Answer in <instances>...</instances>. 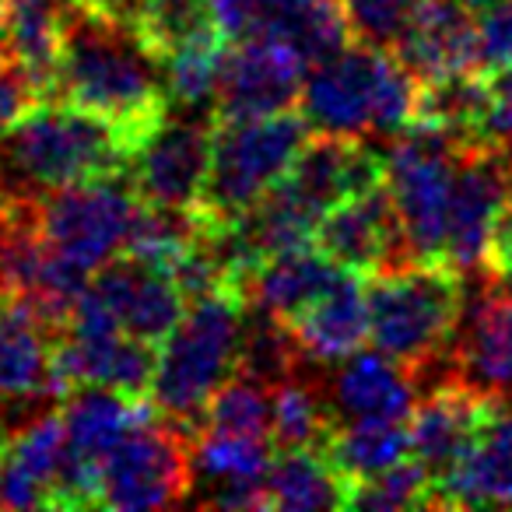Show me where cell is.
<instances>
[{"mask_svg":"<svg viewBox=\"0 0 512 512\" xmlns=\"http://www.w3.org/2000/svg\"><path fill=\"white\" fill-rule=\"evenodd\" d=\"M53 99L109 120L137 148L141 137L169 113L165 64L130 22H116L74 0Z\"/></svg>","mask_w":512,"mask_h":512,"instance_id":"1","label":"cell"},{"mask_svg":"<svg viewBox=\"0 0 512 512\" xmlns=\"http://www.w3.org/2000/svg\"><path fill=\"white\" fill-rule=\"evenodd\" d=\"M134 144L120 127L71 102L46 99L0 134V197L46 193L106 176H127Z\"/></svg>","mask_w":512,"mask_h":512,"instance_id":"2","label":"cell"},{"mask_svg":"<svg viewBox=\"0 0 512 512\" xmlns=\"http://www.w3.org/2000/svg\"><path fill=\"white\" fill-rule=\"evenodd\" d=\"M418 92L421 81L397 53L348 43L309 67L299 109L313 134L393 141L418 120Z\"/></svg>","mask_w":512,"mask_h":512,"instance_id":"3","label":"cell"},{"mask_svg":"<svg viewBox=\"0 0 512 512\" xmlns=\"http://www.w3.org/2000/svg\"><path fill=\"white\" fill-rule=\"evenodd\" d=\"M242 309L246 299L239 288H218L190 302L183 320L158 344V365L148 397L158 414L183 428L190 439L197 435L218 386L235 376Z\"/></svg>","mask_w":512,"mask_h":512,"instance_id":"4","label":"cell"},{"mask_svg":"<svg viewBox=\"0 0 512 512\" xmlns=\"http://www.w3.org/2000/svg\"><path fill=\"white\" fill-rule=\"evenodd\" d=\"M463 309V274L442 260L369 278V341L407 369L449 355Z\"/></svg>","mask_w":512,"mask_h":512,"instance_id":"5","label":"cell"},{"mask_svg":"<svg viewBox=\"0 0 512 512\" xmlns=\"http://www.w3.org/2000/svg\"><path fill=\"white\" fill-rule=\"evenodd\" d=\"M309 134L313 130L306 116L295 109L264 116V120H214L211 165H207L197 211L214 225L246 214L267 190H274L288 176Z\"/></svg>","mask_w":512,"mask_h":512,"instance_id":"6","label":"cell"},{"mask_svg":"<svg viewBox=\"0 0 512 512\" xmlns=\"http://www.w3.org/2000/svg\"><path fill=\"white\" fill-rule=\"evenodd\" d=\"M470 144L428 123H411L383 151V183L404 225L414 264L442 260L456 165Z\"/></svg>","mask_w":512,"mask_h":512,"instance_id":"7","label":"cell"},{"mask_svg":"<svg viewBox=\"0 0 512 512\" xmlns=\"http://www.w3.org/2000/svg\"><path fill=\"white\" fill-rule=\"evenodd\" d=\"M141 197L130 176H106L53 190L39 200V228L60 260L95 278L127 246Z\"/></svg>","mask_w":512,"mask_h":512,"instance_id":"8","label":"cell"},{"mask_svg":"<svg viewBox=\"0 0 512 512\" xmlns=\"http://www.w3.org/2000/svg\"><path fill=\"white\" fill-rule=\"evenodd\" d=\"M190 488V435L158 411L130 428L99 467V505L106 509H169L186 502Z\"/></svg>","mask_w":512,"mask_h":512,"instance_id":"9","label":"cell"},{"mask_svg":"<svg viewBox=\"0 0 512 512\" xmlns=\"http://www.w3.org/2000/svg\"><path fill=\"white\" fill-rule=\"evenodd\" d=\"M512 204V151L495 141L470 144L456 165L453 200L442 264L460 271L463 278L488 271L491 239Z\"/></svg>","mask_w":512,"mask_h":512,"instance_id":"10","label":"cell"},{"mask_svg":"<svg viewBox=\"0 0 512 512\" xmlns=\"http://www.w3.org/2000/svg\"><path fill=\"white\" fill-rule=\"evenodd\" d=\"M309 64L288 43L271 36L225 43L214 120H264L299 106Z\"/></svg>","mask_w":512,"mask_h":512,"instance_id":"11","label":"cell"},{"mask_svg":"<svg viewBox=\"0 0 512 512\" xmlns=\"http://www.w3.org/2000/svg\"><path fill=\"white\" fill-rule=\"evenodd\" d=\"M214 116L172 109L141 137L130 155V183L137 197L165 207H197L211 165Z\"/></svg>","mask_w":512,"mask_h":512,"instance_id":"12","label":"cell"},{"mask_svg":"<svg viewBox=\"0 0 512 512\" xmlns=\"http://www.w3.org/2000/svg\"><path fill=\"white\" fill-rule=\"evenodd\" d=\"M57 334L32 299L0 295V404L39 418L71 393L57 372Z\"/></svg>","mask_w":512,"mask_h":512,"instance_id":"13","label":"cell"},{"mask_svg":"<svg viewBox=\"0 0 512 512\" xmlns=\"http://www.w3.org/2000/svg\"><path fill=\"white\" fill-rule=\"evenodd\" d=\"M453 379L488 404H512V295L488 274L477 288H463V309L449 341Z\"/></svg>","mask_w":512,"mask_h":512,"instance_id":"14","label":"cell"},{"mask_svg":"<svg viewBox=\"0 0 512 512\" xmlns=\"http://www.w3.org/2000/svg\"><path fill=\"white\" fill-rule=\"evenodd\" d=\"M313 246L327 253L337 267L358 271L365 278L414 264L386 183L330 207L316 225Z\"/></svg>","mask_w":512,"mask_h":512,"instance_id":"15","label":"cell"},{"mask_svg":"<svg viewBox=\"0 0 512 512\" xmlns=\"http://www.w3.org/2000/svg\"><path fill=\"white\" fill-rule=\"evenodd\" d=\"M88 288L106 302V309L130 337H141L148 344H162L190 306L169 271L127 253L95 271Z\"/></svg>","mask_w":512,"mask_h":512,"instance_id":"16","label":"cell"},{"mask_svg":"<svg viewBox=\"0 0 512 512\" xmlns=\"http://www.w3.org/2000/svg\"><path fill=\"white\" fill-rule=\"evenodd\" d=\"M334 425L341 421H411L418 404V383L411 369L379 348L341 358L323 376Z\"/></svg>","mask_w":512,"mask_h":512,"instance_id":"17","label":"cell"},{"mask_svg":"<svg viewBox=\"0 0 512 512\" xmlns=\"http://www.w3.org/2000/svg\"><path fill=\"white\" fill-rule=\"evenodd\" d=\"M383 169V151H376L369 137L316 134L313 141H306L281 183L323 218L341 200L383 183Z\"/></svg>","mask_w":512,"mask_h":512,"instance_id":"18","label":"cell"},{"mask_svg":"<svg viewBox=\"0 0 512 512\" xmlns=\"http://www.w3.org/2000/svg\"><path fill=\"white\" fill-rule=\"evenodd\" d=\"M512 505V404H491L453 474L432 491V509Z\"/></svg>","mask_w":512,"mask_h":512,"instance_id":"19","label":"cell"},{"mask_svg":"<svg viewBox=\"0 0 512 512\" xmlns=\"http://www.w3.org/2000/svg\"><path fill=\"white\" fill-rule=\"evenodd\" d=\"M491 411V404L484 397H477L474 390L460 383H442L432 386L418 397L411 411V456L428 470L435 484H442L453 467L460 463V456L467 453L470 439L481 428L484 414Z\"/></svg>","mask_w":512,"mask_h":512,"instance_id":"20","label":"cell"},{"mask_svg":"<svg viewBox=\"0 0 512 512\" xmlns=\"http://www.w3.org/2000/svg\"><path fill=\"white\" fill-rule=\"evenodd\" d=\"M64 460L67 428L57 407L8 432L4 470H0V505L4 509H53Z\"/></svg>","mask_w":512,"mask_h":512,"instance_id":"21","label":"cell"},{"mask_svg":"<svg viewBox=\"0 0 512 512\" xmlns=\"http://www.w3.org/2000/svg\"><path fill=\"white\" fill-rule=\"evenodd\" d=\"M393 53L418 81L446 78L456 71H481L477 15L456 0H421L411 29Z\"/></svg>","mask_w":512,"mask_h":512,"instance_id":"22","label":"cell"},{"mask_svg":"<svg viewBox=\"0 0 512 512\" xmlns=\"http://www.w3.org/2000/svg\"><path fill=\"white\" fill-rule=\"evenodd\" d=\"M292 330L309 362L337 365L369 341V278L341 271V278L292 320Z\"/></svg>","mask_w":512,"mask_h":512,"instance_id":"23","label":"cell"},{"mask_svg":"<svg viewBox=\"0 0 512 512\" xmlns=\"http://www.w3.org/2000/svg\"><path fill=\"white\" fill-rule=\"evenodd\" d=\"M74 0H8L4 25H0V53L29 71L43 99L57 92V67L64 29Z\"/></svg>","mask_w":512,"mask_h":512,"instance_id":"24","label":"cell"},{"mask_svg":"<svg viewBox=\"0 0 512 512\" xmlns=\"http://www.w3.org/2000/svg\"><path fill=\"white\" fill-rule=\"evenodd\" d=\"M341 271L344 267H337L327 253H320L316 246H306L264 260V264L242 281L239 292L246 302H253V306L292 323L295 316L306 313L341 278Z\"/></svg>","mask_w":512,"mask_h":512,"instance_id":"25","label":"cell"},{"mask_svg":"<svg viewBox=\"0 0 512 512\" xmlns=\"http://www.w3.org/2000/svg\"><path fill=\"white\" fill-rule=\"evenodd\" d=\"M330 365L309 362L299 376L271 390V442L274 449H323L334 432L323 376Z\"/></svg>","mask_w":512,"mask_h":512,"instance_id":"26","label":"cell"},{"mask_svg":"<svg viewBox=\"0 0 512 512\" xmlns=\"http://www.w3.org/2000/svg\"><path fill=\"white\" fill-rule=\"evenodd\" d=\"M348 491L351 481L323 449H281L267 467L271 509H348Z\"/></svg>","mask_w":512,"mask_h":512,"instance_id":"27","label":"cell"},{"mask_svg":"<svg viewBox=\"0 0 512 512\" xmlns=\"http://www.w3.org/2000/svg\"><path fill=\"white\" fill-rule=\"evenodd\" d=\"M306 355L295 337L292 323L267 309L246 302L239 327V348H235V376L256 379L264 386H281L285 379L299 376Z\"/></svg>","mask_w":512,"mask_h":512,"instance_id":"28","label":"cell"},{"mask_svg":"<svg viewBox=\"0 0 512 512\" xmlns=\"http://www.w3.org/2000/svg\"><path fill=\"white\" fill-rule=\"evenodd\" d=\"M488 109H491L488 78L481 71H456L446 74V78L421 81L418 120L414 123L439 127L467 144H481L488 141L484 137Z\"/></svg>","mask_w":512,"mask_h":512,"instance_id":"29","label":"cell"},{"mask_svg":"<svg viewBox=\"0 0 512 512\" xmlns=\"http://www.w3.org/2000/svg\"><path fill=\"white\" fill-rule=\"evenodd\" d=\"M130 25L158 60H169L172 53H183L190 46L225 43L214 22L211 0H141Z\"/></svg>","mask_w":512,"mask_h":512,"instance_id":"30","label":"cell"},{"mask_svg":"<svg viewBox=\"0 0 512 512\" xmlns=\"http://www.w3.org/2000/svg\"><path fill=\"white\" fill-rule=\"evenodd\" d=\"M323 453L348 481H365L411 456V428L407 421H341Z\"/></svg>","mask_w":512,"mask_h":512,"instance_id":"31","label":"cell"},{"mask_svg":"<svg viewBox=\"0 0 512 512\" xmlns=\"http://www.w3.org/2000/svg\"><path fill=\"white\" fill-rule=\"evenodd\" d=\"M200 428L225 435H249V439H271V386L246 376L225 379L207 404Z\"/></svg>","mask_w":512,"mask_h":512,"instance_id":"32","label":"cell"},{"mask_svg":"<svg viewBox=\"0 0 512 512\" xmlns=\"http://www.w3.org/2000/svg\"><path fill=\"white\" fill-rule=\"evenodd\" d=\"M432 509V477L414 456L365 477L351 481L348 509L355 512H397V509Z\"/></svg>","mask_w":512,"mask_h":512,"instance_id":"33","label":"cell"},{"mask_svg":"<svg viewBox=\"0 0 512 512\" xmlns=\"http://www.w3.org/2000/svg\"><path fill=\"white\" fill-rule=\"evenodd\" d=\"M341 8L348 18L351 43L393 53L411 29L421 0H341Z\"/></svg>","mask_w":512,"mask_h":512,"instance_id":"34","label":"cell"},{"mask_svg":"<svg viewBox=\"0 0 512 512\" xmlns=\"http://www.w3.org/2000/svg\"><path fill=\"white\" fill-rule=\"evenodd\" d=\"M39 102L46 99L36 81L29 78V71L18 60L0 53V134L15 127L18 120H25Z\"/></svg>","mask_w":512,"mask_h":512,"instance_id":"35","label":"cell"},{"mask_svg":"<svg viewBox=\"0 0 512 512\" xmlns=\"http://www.w3.org/2000/svg\"><path fill=\"white\" fill-rule=\"evenodd\" d=\"M477 50H481V71L512 67V0H495L488 11L477 15Z\"/></svg>","mask_w":512,"mask_h":512,"instance_id":"36","label":"cell"},{"mask_svg":"<svg viewBox=\"0 0 512 512\" xmlns=\"http://www.w3.org/2000/svg\"><path fill=\"white\" fill-rule=\"evenodd\" d=\"M218 32L235 43V39L264 36L267 22V0H211Z\"/></svg>","mask_w":512,"mask_h":512,"instance_id":"37","label":"cell"},{"mask_svg":"<svg viewBox=\"0 0 512 512\" xmlns=\"http://www.w3.org/2000/svg\"><path fill=\"white\" fill-rule=\"evenodd\" d=\"M491 92L488 123H484V137L502 148L512 151V67H498V71H484Z\"/></svg>","mask_w":512,"mask_h":512,"instance_id":"38","label":"cell"},{"mask_svg":"<svg viewBox=\"0 0 512 512\" xmlns=\"http://www.w3.org/2000/svg\"><path fill=\"white\" fill-rule=\"evenodd\" d=\"M81 4L99 11V15H106V18H116V22H130L141 0H81Z\"/></svg>","mask_w":512,"mask_h":512,"instance_id":"39","label":"cell"},{"mask_svg":"<svg viewBox=\"0 0 512 512\" xmlns=\"http://www.w3.org/2000/svg\"><path fill=\"white\" fill-rule=\"evenodd\" d=\"M488 274L495 278V285L502 288L505 295H512V249H509V253H502V256H495V260H491Z\"/></svg>","mask_w":512,"mask_h":512,"instance_id":"40","label":"cell"},{"mask_svg":"<svg viewBox=\"0 0 512 512\" xmlns=\"http://www.w3.org/2000/svg\"><path fill=\"white\" fill-rule=\"evenodd\" d=\"M456 4H463L467 11H474V15H481V11H488L495 0H456Z\"/></svg>","mask_w":512,"mask_h":512,"instance_id":"41","label":"cell"},{"mask_svg":"<svg viewBox=\"0 0 512 512\" xmlns=\"http://www.w3.org/2000/svg\"><path fill=\"white\" fill-rule=\"evenodd\" d=\"M4 4H8V0H0V25H4Z\"/></svg>","mask_w":512,"mask_h":512,"instance_id":"42","label":"cell"},{"mask_svg":"<svg viewBox=\"0 0 512 512\" xmlns=\"http://www.w3.org/2000/svg\"><path fill=\"white\" fill-rule=\"evenodd\" d=\"M0 470H4V442H0Z\"/></svg>","mask_w":512,"mask_h":512,"instance_id":"43","label":"cell"}]
</instances>
